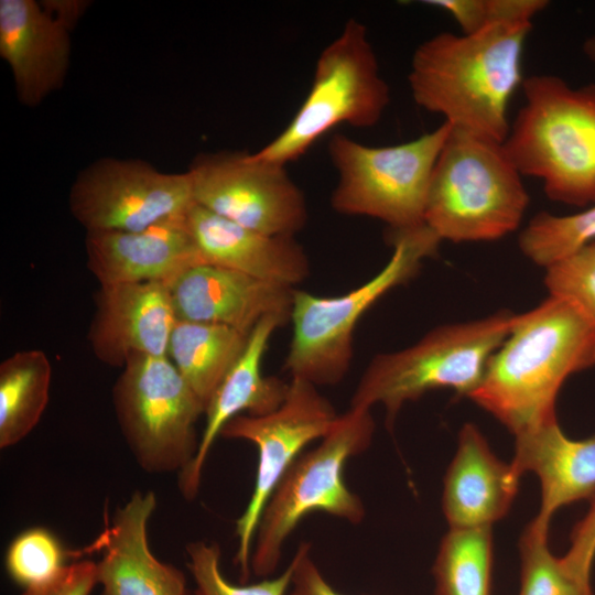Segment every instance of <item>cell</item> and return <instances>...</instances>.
<instances>
[{"instance_id": "cell-17", "label": "cell", "mask_w": 595, "mask_h": 595, "mask_svg": "<svg viewBox=\"0 0 595 595\" xmlns=\"http://www.w3.org/2000/svg\"><path fill=\"white\" fill-rule=\"evenodd\" d=\"M289 318L280 315L263 317L249 333L246 346L210 398L205 410V426L192 463L178 473L181 495L196 497L202 473L215 440L224 425L239 414L263 415L283 402L289 382L262 374V360L273 333Z\"/></svg>"}, {"instance_id": "cell-34", "label": "cell", "mask_w": 595, "mask_h": 595, "mask_svg": "<svg viewBox=\"0 0 595 595\" xmlns=\"http://www.w3.org/2000/svg\"><path fill=\"white\" fill-rule=\"evenodd\" d=\"M310 551L311 545L303 542L292 559L294 570L290 595H343L327 582L312 560Z\"/></svg>"}, {"instance_id": "cell-11", "label": "cell", "mask_w": 595, "mask_h": 595, "mask_svg": "<svg viewBox=\"0 0 595 595\" xmlns=\"http://www.w3.org/2000/svg\"><path fill=\"white\" fill-rule=\"evenodd\" d=\"M338 415L318 387L291 377L286 396L278 409L263 415L239 414L224 425L220 436L249 441L258 451L255 487L245 511L236 521L235 564L241 581L246 582L251 574L252 544L268 499L303 450L324 437Z\"/></svg>"}, {"instance_id": "cell-16", "label": "cell", "mask_w": 595, "mask_h": 595, "mask_svg": "<svg viewBox=\"0 0 595 595\" xmlns=\"http://www.w3.org/2000/svg\"><path fill=\"white\" fill-rule=\"evenodd\" d=\"M294 289L206 263L186 270L170 285L177 320L245 334L268 315L290 320Z\"/></svg>"}, {"instance_id": "cell-12", "label": "cell", "mask_w": 595, "mask_h": 595, "mask_svg": "<svg viewBox=\"0 0 595 595\" xmlns=\"http://www.w3.org/2000/svg\"><path fill=\"white\" fill-rule=\"evenodd\" d=\"M186 172L195 204L242 227L295 237L307 223L306 198L285 165L220 151L198 154Z\"/></svg>"}, {"instance_id": "cell-26", "label": "cell", "mask_w": 595, "mask_h": 595, "mask_svg": "<svg viewBox=\"0 0 595 595\" xmlns=\"http://www.w3.org/2000/svg\"><path fill=\"white\" fill-rule=\"evenodd\" d=\"M595 241V204L571 215L541 212L519 235L521 252L547 268L581 247Z\"/></svg>"}, {"instance_id": "cell-36", "label": "cell", "mask_w": 595, "mask_h": 595, "mask_svg": "<svg viewBox=\"0 0 595 595\" xmlns=\"http://www.w3.org/2000/svg\"><path fill=\"white\" fill-rule=\"evenodd\" d=\"M585 595H592V593L585 594Z\"/></svg>"}, {"instance_id": "cell-6", "label": "cell", "mask_w": 595, "mask_h": 595, "mask_svg": "<svg viewBox=\"0 0 595 595\" xmlns=\"http://www.w3.org/2000/svg\"><path fill=\"white\" fill-rule=\"evenodd\" d=\"M515 315L502 310L441 325L407 348L376 355L355 388L350 408L371 410L380 404L392 429L402 407L431 390L452 389L469 397L509 335Z\"/></svg>"}, {"instance_id": "cell-27", "label": "cell", "mask_w": 595, "mask_h": 595, "mask_svg": "<svg viewBox=\"0 0 595 595\" xmlns=\"http://www.w3.org/2000/svg\"><path fill=\"white\" fill-rule=\"evenodd\" d=\"M549 528L532 520L519 540V595H585L591 586L576 582L548 544Z\"/></svg>"}, {"instance_id": "cell-25", "label": "cell", "mask_w": 595, "mask_h": 595, "mask_svg": "<svg viewBox=\"0 0 595 595\" xmlns=\"http://www.w3.org/2000/svg\"><path fill=\"white\" fill-rule=\"evenodd\" d=\"M433 595H491V527L448 529L432 566Z\"/></svg>"}, {"instance_id": "cell-13", "label": "cell", "mask_w": 595, "mask_h": 595, "mask_svg": "<svg viewBox=\"0 0 595 595\" xmlns=\"http://www.w3.org/2000/svg\"><path fill=\"white\" fill-rule=\"evenodd\" d=\"M74 218L89 231H140L183 218L195 204L187 172L145 161L104 158L82 171L69 192Z\"/></svg>"}, {"instance_id": "cell-22", "label": "cell", "mask_w": 595, "mask_h": 595, "mask_svg": "<svg viewBox=\"0 0 595 595\" xmlns=\"http://www.w3.org/2000/svg\"><path fill=\"white\" fill-rule=\"evenodd\" d=\"M515 437L511 464L540 480L541 505L533 519L538 524L549 528L561 507L595 496V435L571 439L555 419Z\"/></svg>"}, {"instance_id": "cell-19", "label": "cell", "mask_w": 595, "mask_h": 595, "mask_svg": "<svg viewBox=\"0 0 595 595\" xmlns=\"http://www.w3.org/2000/svg\"><path fill=\"white\" fill-rule=\"evenodd\" d=\"M156 508L153 491L137 490L119 507L96 541L101 595H187L186 577L150 550L148 523Z\"/></svg>"}, {"instance_id": "cell-20", "label": "cell", "mask_w": 595, "mask_h": 595, "mask_svg": "<svg viewBox=\"0 0 595 595\" xmlns=\"http://www.w3.org/2000/svg\"><path fill=\"white\" fill-rule=\"evenodd\" d=\"M204 263L295 288L310 274V260L293 236L262 234L194 204L184 217Z\"/></svg>"}, {"instance_id": "cell-2", "label": "cell", "mask_w": 595, "mask_h": 595, "mask_svg": "<svg viewBox=\"0 0 595 595\" xmlns=\"http://www.w3.org/2000/svg\"><path fill=\"white\" fill-rule=\"evenodd\" d=\"M532 23L499 22L472 34L440 32L411 57L408 83L414 102L444 121L504 142L508 105L522 76Z\"/></svg>"}, {"instance_id": "cell-9", "label": "cell", "mask_w": 595, "mask_h": 595, "mask_svg": "<svg viewBox=\"0 0 595 595\" xmlns=\"http://www.w3.org/2000/svg\"><path fill=\"white\" fill-rule=\"evenodd\" d=\"M443 121L408 142L368 145L343 133L332 136L328 155L337 173L331 196L338 214L379 219L389 229L424 223L430 181L451 132Z\"/></svg>"}, {"instance_id": "cell-28", "label": "cell", "mask_w": 595, "mask_h": 595, "mask_svg": "<svg viewBox=\"0 0 595 595\" xmlns=\"http://www.w3.org/2000/svg\"><path fill=\"white\" fill-rule=\"evenodd\" d=\"M187 566L195 588L192 595H286L291 588L293 561L275 577H264L252 584L230 583L220 570V548L217 543L196 541L186 545Z\"/></svg>"}, {"instance_id": "cell-32", "label": "cell", "mask_w": 595, "mask_h": 595, "mask_svg": "<svg viewBox=\"0 0 595 595\" xmlns=\"http://www.w3.org/2000/svg\"><path fill=\"white\" fill-rule=\"evenodd\" d=\"M97 584V563L87 560L66 564L55 576L24 588L21 595H90Z\"/></svg>"}, {"instance_id": "cell-7", "label": "cell", "mask_w": 595, "mask_h": 595, "mask_svg": "<svg viewBox=\"0 0 595 595\" xmlns=\"http://www.w3.org/2000/svg\"><path fill=\"white\" fill-rule=\"evenodd\" d=\"M374 433L371 411L349 407L314 448L294 461L260 516L250 559L251 574L264 578L277 570L285 541L310 513L325 512L354 524L363 521L365 506L348 488L344 469L348 459L369 447Z\"/></svg>"}, {"instance_id": "cell-31", "label": "cell", "mask_w": 595, "mask_h": 595, "mask_svg": "<svg viewBox=\"0 0 595 595\" xmlns=\"http://www.w3.org/2000/svg\"><path fill=\"white\" fill-rule=\"evenodd\" d=\"M595 559V496L582 520L574 527L569 550L561 558L567 573L580 584L591 586Z\"/></svg>"}, {"instance_id": "cell-24", "label": "cell", "mask_w": 595, "mask_h": 595, "mask_svg": "<svg viewBox=\"0 0 595 595\" xmlns=\"http://www.w3.org/2000/svg\"><path fill=\"white\" fill-rule=\"evenodd\" d=\"M52 367L40 349L17 351L0 364V447L22 441L39 423L50 398Z\"/></svg>"}, {"instance_id": "cell-10", "label": "cell", "mask_w": 595, "mask_h": 595, "mask_svg": "<svg viewBox=\"0 0 595 595\" xmlns=\"http://www.w3.org/2000/svg\"><path fill=\"white\" fill-rule=\"evenodd\" d=\"M121 433L140 467L181 473L194 459L205 407L169 357L132 356L112 389Z\"/></svg>"}, {"instance_id": "cell-23", "label": "cell", "mask_w": 595, "mask_h": 595, "mask_svg": "<svg viewBox=\"0 0 595 595\" xmlns=\"http://www.w3.org/2000/svg\"><path fill=\"white\" fill-rule=\"evenodd\" d=\"M248 335L225 325L176 321L167 357L205 410L223 378L242 353Z\"/></svg>"}, {"instance_id": "cell-29", "label": "cell", "mask_w": 595, "mask_h": 595, "mask_svg": "<svg viewBox=\"0 0 595 595\" xmlns=\"http://www.w3.org/2000/svg\"><path fill=\"white\" fill-rule=\"evenodd\" d=\"M66 551L47 529L35 527L17 536L6 553L11 580L28 588L55 576L65 564Z\"/></svg>"}, {"instance_id": "cell-35", "label": "cell", "mask_w": 595, "mask_h": 595, "mask_svg": "<svg viewBox=\"0 0 595 595\" xmlns=\"http://www.w3.org/2000/svg\"><path fill=\"white\" fill-rule=\"evenodd\" d=\"M582 51L584 53V55L592 62L595 64V34L591 35L589 37H587L583 45H582Z\"/></svg>"}, {"instance_id": "cell-30", "label": "cell", "mask_w": 595, "mask_h": 595, "mask_svg": "<svg viewBox=\"0 0 595 595\" xmlns=\"http://www.w3.org/2000/svg\"><path fill=\"white\" fill-rule=\"evenodd\" d=\"M545 270L544 284L549 295L574 303L595 324V241Z\"/></svg>"}, {"instance_id": "cell-33", "label": "cell", "mask_w": 595, "mask_h": 595, "mask_svg": "<svg viewBox=\"0 0 595 595\" xmlns=\"http://www.w3.org/2000/svg\"><path fill=\"white\" fill-rule=\"evenodd\" d=\"M426 3L448 12L459 25L462 34H472L498 23L496 0H430Z\"/></svg>"}, {"instance_id": "cell-8", "label": "cell", "mask_w": 595, "mask_h": 595, "mask_svg": "<svg viewBox=\"0 0 595 595\" xmlns=\"http://www.w3.org/2000/svg\"><path fill=\"white\" fill-rule=\"evenodd\" d=\"M389 102L390 88L367 29L349 19L320 53L310 90L291 121L255 154L286 166L339 125L376 126Z\"/></svg>"}, {"instance_id": "cell-1", "label": "cell", "mask_w": 595, "mask_h": 595, "mask_svg": "<svg viewBox=\"0 0 595 595\" xmlns=\"http://www.w3.org/2000/svg\"><path fill=\"white\" fill-rule=\"evenodd\" d=\"M595 367V324L574 303L549 295L516 314L509 335L469 394L515 436L556 419L559 391Z\"/></svg>"}, {"instance_id": "cell-4", "label": "cell", "mask_w": 595, "mask_h": 595, "mask_svg": "<svg viewBox=\"0 0 595 595\" xmlns=\"http://www.w3.org/2000/svg\"><path fill=\"white\" fill-rule=\"evenodd\" d=\"M529 201L504 142L452 126L424 210V223L442 241L500 239L520 226Z\"/></svg>"}, {"instance_id": "cell-15", "label": "cell", "mask_w": 595, "mask_h": 595, "mask_svg": "<svg viewBox=\"0 0 595 595\" xmlns=\"http://www.w3.org/2000/svg\"><path fill=\"white\" fill-rule=\"evenodd\" d=\"M88 340L98 360L123 367L137 355L167 357L177 321L170 285L159 282L100 285Z\"/></svg>"}, {"instance_id": "cell-14", "label": "cell", "mask_w": 595, "mask_h": 595, "mask_svg": "<svg viewBox=\"0 0 595 595\" xmlns=\"http://www.w3.org/2000/svg\"><path fill=\"white\" fill-rule=\"evenodd\" d=\"M0 1V56L8 63L21 104L33 107L64 82L76 21L60 4Z\"/></svg>"}, {"instance_id": "cell-5", "label": "cell", "mask_w": 595, "mask_h": 595, "mask_svg": "<svg viewBox=\"0 0 595 595\" xmlns=\"http://www.w3.org/2000/svg\"><path fill=\"white\" fill-rule=\"evenodd\" d=\"M388 242L392 253L387 264L345 294L321 296L294 289L292 337L283 366L291 377L316 387L339 383L351 366L357 323L385 294L414 278L442 240L423 223L389 229Z\"/></svg>"}, {"instance_id": "cell-18", "label": "cell", "mask_w": 595, "mask_h": 595, "mask_svg": "<svg viewBox=\"0 0 595 595\" xmlns=\"http://www.w3.org/2000/svg\"><path fill=\"white\" fill-rule=\"evenodd\" d=\"M184 217L140 231L86 232L87 268L99 285H171L186 270L204 263Z\"/></svg>"}, {"instance_id": "cell-3", "label": "cell", "mask_w": 595, "mask_h": 595, "mask_svg": "<svg viewBox=\"0 0 595 595\" xmlns=\"http://www.w3.org/2000/svg\"><path fill=\"white\" fill-rule=\"evenodd\" d=\"M524 104L504 148L522 176L539 178L562 204H595V83L572 87L554 74L522 83Z\"/></svg>"}, {"instance_id": "cell-21", "label": "cell", "mask_w": 595, "mask_h": 595, "mask_svg": "<svg viewBox=\"0 0 595 595\" xmlns=\"http://www.w3.org/2000/svg\"><path fill=\"white\" fill-rule=\"evenodd\" d=\"M521 476L494 454L475 424L465 423L443 482L442 510L448 529L493 527L508 513Z\"/></svg>"}]
</instances>
